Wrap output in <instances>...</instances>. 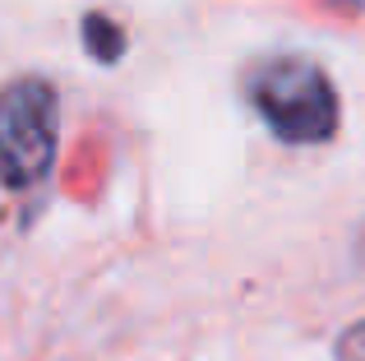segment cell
Here are the masks:
<instances>
[{
	"label": "cell",
	"instance_id": "obj_1",
	"mask_svg": "<svg viewBox=\"0 0 365 361\" xmlns=\"http://www.w3.org/2000/svg\"><path fill=\"white\" fill-rule=\"evenodd\" d=\"M250 102L264 111L277 139L324 144L338 130V93L305 56H268L250 70Z\"/></svg>",
	"mask_w": 365,
	"mask_h": 361
},
{
	"label": "cell",
	"instance_id": "obj_2",
	"mask_svg": "<svg viewBox=\"0 0 365 361\" xmlns=\"http://www.w3.org/2000/svg\"><path fill=\"white\" fill-rule=\"evenodd\" d=\"M61 144V98L46 79H14L0 93V180L24 190L42 180Z\"/></svg>",
	"mask_w": 365,
	"mask_h": 361
},
{
	"label": "cell",
	"instance_id": "obj_3",
	"mask_svg": "<svg viewBox=\"0 0 365 361\" xmlns=\"http://www.w3.org/2000/svg\"><path fill=\"white\" fill-rule=\"evenodd\" d=\"M83 37H88V51L98 56V61H120V51H125V33L111 19H102V14H88L83 19Z\"/></svg>",
	"mask_w": 365,
	"mask_h": 361
},
{
	"label": "cell",
	"instance_id": "obj_4",
	"mask_svg": "<svg viewBox=\"0 0 365 361\" xmlns=\"http://www.w3.org/2000/svg\"><path fill=\"white\" fill-rule=\"evenodd\" d=\"M338 361H365V320L338 338Z\"/></svg>",
	"mask_w": 365,
	"mask_h": 361
}]
</instances>
